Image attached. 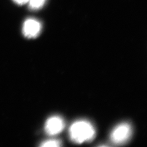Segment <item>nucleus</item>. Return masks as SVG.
Wrapping results in <instances>:
<instances>
[{"instance_id":"obj_1","label":"nucleus","mask_w":147,"mask_h":147,"mask_svg":"<svg viewBox=\"0 0 147 147\" xmlns=\"http://www.w3.org/2000/svg\"><path fill=\"white\" fill-rule=\"evenodd\" d=\"M95 133L93 126L85 120L74 122L69 129L71 139L77 144H82L92 140L94 137Z\"/></svg>"},{"instance_id":"obj_2","label":"nucleus","mask_w":147,"mask_h":147,"mask_svg":"<svg viewBox=\"0 0 147 147\" xmlns=\"http://www.w3.org/2000/svg\"><path fill=\"white\" fill-rule=\"evenodd\" d=\"M132 134V128L129 124L124 123L119 124L113 129L110 139L113 144L120 145L125 144L130 139Z\"/></svg>"},{"instance_id":"obj_3","label":"nucleus","mask_w":147,"mask_h":147,"mask_svg":"<svg viewBox=\"0 0 147 147\" xmlns=\"http://www.w3.org/2000/svg\"><path fill=\"white\" fill-rule=\"evenodd\" d=\"M42 28L40 23L34 18H28L23 25L22 32L27 38H34L38 36Z\"/></svg>"},{"instance_id":"obj_4","label":"nucleus","mask_w":147,"mask_h":147,"mask_svg":"<svg viewBox=\"0 0 147 147\" xmlns=\"http://www.w3.org/2000/svg\"><path fill=\"white\" fill-rule=\"evenodd\" d=\"M64 127L63 119L57 116L49 118L45 125V131L48 135L55 136L59 134Z\"/></svg>"},{"instance_id":"obj_5","label":"nucleus","mask_w":147,"mask_h":147,"mask_svg":"<svg viewBox=\"0 0 147 147\" xmlns=\"http://www.w3.org/2000/svg\"><path fill=\"white\" fill-rule=\"evenodd\" d=\"M46 1V0H28L29 6L32 9H39L42 7Z\"/></svg>"},{"instance_id":"obj_6","label":"nucleus","mask_w":147,"mask_h":147,"mask_svg":"<svg viewBox=\"0 0 147 147\" xmlns=\"http://www.w3.org/2000/svg\"><path fill=\"white\" fill-rule=\"evenodd\" d=\"M41 146L43 147H57L61 146V142L58 140H49L45 142L40 145Z\"/></svg>"},{"instance_id":"obj_7","label":"nucleus","mask_w":147,"mask_h":147,"mask_svg":"<svg viewBox=\"0 0 147 147\" xmlns=\"http://www.w3.org/2000/svg\"><path fill=\"white\" fill-rule=\"evenodd\" d=\"M13 1H14L17 4H20V5L26 4L28 2V0H13Z\"/></svg>"}]
</instances>
